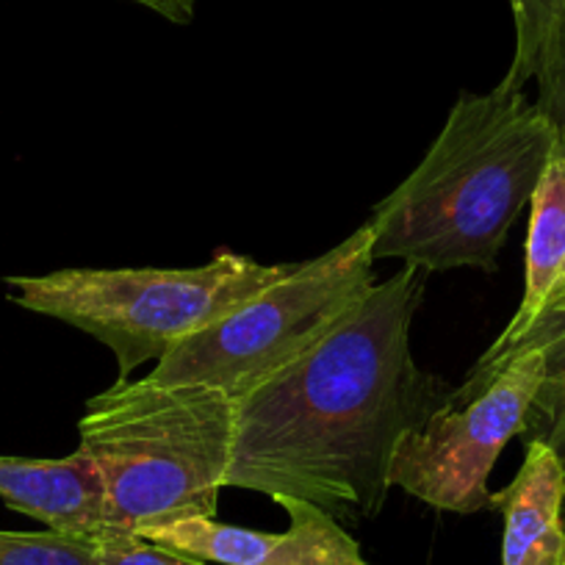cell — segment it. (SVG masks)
Segmentation results:
<instances>
[{
	"label": "cell",
	"instance_id": "obj_11",
	"mask_svg": "<svg viewBox=\"0 0 565 565\" xmlns=\"http://www.w3.org/2000/svg\"><path fill=\"white\" fill-rule=\"evenodd\" d=\"M559 291H565V139L552 153L530 198L524 295L502 333L524 328Z\"/></svg>",
	"mask_w": 565,
	"mask_h": 565
},
{
	"label": "cell",
	"instance_id": "obj_5",
	"mask_svg": "<svg viewBox=\"0 0 565 565\" xmlns=\"http://www.w3.org/2000/svg\"><path fill=\"white\" fill-rule=\"evenodd\" d=\"M374 282L372 227L361 225L333 249L297 264L291 275L181 341L145 380L211 388L236 399L311 350Z\"/></svg>",
	"mask_w": 565,
	"mask_h": 565
},
{
	"label": "cell",
	"instance_id": "obj_14",
	"mask_svg": "<svg viewBox=\"0 0 565 565\" xmlns=\"http://www.w3.org/2000/svg\"><path fill=\"white\" fill-rule=\"evenodd\" d=\"M97 563L100 565H211L203 559H192L172 548L159 546L148 537L134 532L106 530L97 535Z\"/></svg>",
	"mask_w": 565,
	"mask_h": 565
},
{
	"label": "cell",
	"instance_id": "obj_4",
	"mask_svg": "<svg viewBox=\"0 0 565 565\" xmlns=\"http://www.w3.org/2000/svg\"><path fill=\"white\" fill-rule=\"evenodd\" d=\"M295 266L222 249L192 269H58L7 277V289L14 306L95 335L117 358V380H130Z\"/></svg>",
	"mask_w": 565,
	"mask_h": 565
},
{
	"label": "cell",
	"instance_id": "obj_10",
	"mask_svg": "<svg viewBox=\"0 0 565 565\" xmlns=\"http://www.w3.org/2000/svg\"><path fill=\"white\" fill-rule=\"evenodd\" d=\"M526 350L543 355V380L521 436L552 447L565 466V291L548 300L524 328L499 335L475 369H493Z\"/></svg>",
	"mask_w": 565,
	"mask_h": 565
},
{
	"label": "cell",
	"instance_id": "obj_15",
	"mask_svg": "<svg viewBox=\"0 0 565 565\" xmlns=\"http://www.w3.org/2000/svg\"><path fill=\"white\" fill-rule=\"evenodd\" d=\"M537 106L559 128L565 139V20L552 42L546 64L537 75Z\"/></svg>",
	"mask_w": 565,
	"mask_h": 565
},
{
	"label": "cell",
	"instance_id": "obj_3",
	"mask_svg": "<svg viewBox=\"0 0 565 565\" xmlns=\"http://www.w3.org/2000/svg\"><path fill=\"white\" fill-rule=\"evenodd\" d=\"M233 424V399L211 388L139 377L92 396L78 422V449L100 475L106 530L139 535L164 521L216 519Z\"/></svg>",
	"mask_w": 565,
	"mask_h": 565
},
{
	"label": "cell",
	"instance_id": "obj_1",
	"mask_svg": "<svg viewBox=\"0 0 565 565\" xmlns=\"http://www.w3.org/2000/svg\"><path fill=\"white\" fill-rule=\"evenodd\" d=\"M427 275L402 264L311 350L233 399L227 488L300 499L339 521L383 510L402 441L455 391L411 350Z\"/></svg>",
	"mask_w": 565,
	"mask_h": 565
},
{
	"label": "cell",
	"instance_id": "obj_13",
	"mask_svg": "<svg viewBox=\"0 0 565 565\" xmlns=\"http://www.w3.org/2000/svg\"><path fill=\"white\" fill-rule=\"evenodd\" d=\"M0 565H100L97 537L0 530Z\"/></svg>",
	"mask_w": 565,
	"mask_h": 565
},
{
	"label": "cell",
	"instance_id": "obj_8",
	"mask_svg": "<svg viewBox=\"0 0 565 565\" xmlns=\"http://www.w3.org/2000/svg\"><path fill=\"white\" fill-rule=\"evenodd\" d=\"M0 499L53 532L75 537L106 532L103 482L84 449L56 460L0 455Z\"/></svg>",
	"mask_w": 565,
	"mask_h": 565
},
{
	"label": "cell",
	"instance_id": "obj_16",
	"mask_svg": "<svg viewBox=\"0 0 565 565\" xmlns=\"http://www.w3.org/2000/svg\"><path fill=\"white\" fill-rule=\"evenodd\" d=\"M134 3L172 20V23H189L198 9V0H134Z\"/></svg>",
	"mask_w": 565,
	"mask_h": 565
},
{
	"label": "cell",
	"instance_id": "obj_6",
	"mask_svg": "<svg viewBox=\"0 0 565 565\" xmlns=\"http://www.w3.org/2000/svg\"><path fill=\"white\" fill-rule=\"evenodd\" d=\"M543 380V355L519 352L466 383L422 427L407 433L391 466V488L447 513L491 508L488 480L502 449L521 436Z\"/></svg>",
	"mask_w": 565,
	"mask_h": 565
},
{
	"label": "cell",
	"instance_id": "obj_7",
	"mask_svg": "<svg viewBox=\"0 0 565 565\" xmlns=\"http://www.w3.org/2000/svg\"><path fill=\"white\" fill-rule=\"evenodd\" d=\"M277 504L291 519L286 532L247 530L192 515L153 524L139 535L211 565H369L339 519L300 499H280Z\"/></svg>",
	"mask_w": 565,
	"mask_h": 565
},
{
	"label": "cell",
	"instance_id": "obj_2",
	"mask_svg": "<svg viewBox=\"0 0 565 565\" xmlns=\"http://www.w3.org/2000/svg\"><path fill=\"white\" fill-rule=\"evenodd\" d=\"M559 141L557 125L519 86L463 92L422 164L374 205L372 258L424 271L497 269Z\"/></svg>",
	"mask_w": 565,
	"mask_h": 565
},
{
	"label": "cell",
	"instance_id": "obj_9",
	"mask_svg": "<svg viewBox=\"0 0 565 565\" xmlns=\"http://www.w3.org/2000/svg\"><path fill=\"white\" fill-rule=\"evenodd\" d=\"M491 508L504 515L502 565H565V466L552 447L526 441L524 463Z\"/></svg>",
	"mask_w": 565,
	"mask_h": 565
},
{
	"label": "cell",
	"instance_id": "obj_17",
	"mask_svg": "<svg viewBox=\"0 0 565 565\" xmlns=\"http://www.w3.org/2000/svg\"><path fill=\"white\" fill-rule=\"evenodd\" d=\"M563 521H565V510H563Z\"/></svg>",
	"mask_w": 565,
	"mask_h": 565
},
{
	"label": "cell",
	"instance_id": "obj_12",
	"mask_svg": "<svg viewBox=\"0 0 565 565\" xmlns=\"http://www.w3.org/2000/svg\"><path fill=\"white\" fill-rule=\"evenodd\" d=\"M515 25L513 64L502 81L524 89L541 75L552 42L565 20V0H510Z\"/></svg>",
	"mask_w": 565,
	"mask_h": 565
}]
</instances>
